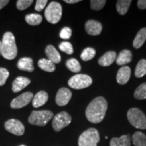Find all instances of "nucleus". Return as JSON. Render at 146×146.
I'll return each mask as SVG.
<instances>
[{
    "label": "nucleus",
    "instance_id": "1",
    "mask_svg": "<svg viewBox=\"0 0 146 146\" xmlns=\"http://www.w3.org/2000/svg\"><path fill=\"white\" fill-rule=\"evenodd\" d=\"M107 109L108 103L103 97L95 98L86 108L85 115L87 119L94 124L101 123L105 117Z\"/></svg>",
    "mask_w": 146,
    "mask_h": 146
},
{
    "label": "nucleus",
    "instance_id": "2",
    "mask_svg": "<svg viewBox=\"0 0 146 146\" xmlns=\"http://www.w3.org/2000/svg\"><path fill=\"white\" fill-rule=\"evenodd\" d=\"M1 42V54L3 57L9 60L14 59L17 56L18 49L13 33L11 32L5 33Z\"/></svg>",
    "mask_w": 146,
    "mask_h": 146
},
{
    "label": "nucleus",
    "instance_id": "3",
    "mask_svg": "<svg viewBox=\"0 0 146 146\" xmlns=\"http://www.w3.org/2000/svg\"><path fill=\"white\" fill-rule=\"evenodd\" d=\"M54 117V114L50 110L33 111L29 117L28 121L31 125L43 127Z\"/></svg>",
    "mask_w": 146,
    "mask_h": 146
},
{
    "label": "nucleus",
    "instance_id": "4",
    "mask_svg": "<svg viewBox=\"0 0 146 146\" xmlns=\"http://www.w3.org/2000/svg\"><path fill=\"white\" fill-rule=\"evenodd\" d=\"M100 140L98 131L90 128L82 133L78 141V146H97Z\"/></svg>",
    "mask_w": 146,
    "mask_h": 146
},
{
    "label": "nucleus",
    "instance_id": "5",
    "mask_svg": "<svg viewBox=\"0 0 146 146\" xmlns=\"http://www.w3.org/2000/svg\"><path fill=\"white\" fill-rule=\"evenodd\" d=\"M127 118L133 127L139 129H146V116L137 108H131L127 112Z\"/></svg>",
    "mask_w": 146,
    "mask_h": 146
},
{
    "label": "nucleus",
    "instance_id": "6",
    "mask_svg": "<svg viewBox=\"0 0 146 146\" xmlns=\"http://www.w3.org/2000/svg\"><path fill=\"white\" fill-rule=\"evenodd\" d=\"M62 15V7L60 3L52 1L45 11V18L49 23L56 24L60 21Z\"/></svg>",
    "mask_w": 146,
    "mask_h": 146
},
{
    "label": "nucleus",
    "instance_id": "7",
    "mask_svg": "<svg viewBox=\"0 0 146 146\" xmlns=\"http://www.w3.org/2000/svg\"><path fill=\"white\" fill-rule=\"evenodd\" d=\"M68 85L74 89H82L90 86L92 84V78L89 75L78 74L72 76L68 81Z\"/></svg>",
    "mask_w": 146,
    "mask_h": 146
},
{
    "label": "nucleus",
    "instance_id": "8",
    "mask_svg": "<svg viewBox=\"0 0 146 146\" xmlns=\"http://www.w3.org/2000/svg\"><path fill=\"white\" fill-rule=\"evenodd\" d=\"M72 121V118L66 112H61L56 114L52 121L53 129L56 132H59L64 128L70 125Z\"/></svg>",
    "mask_w": 146,
    "mask_h": 146
},
{
    "label": "nucleus",
    "instance_id": "9",
    "mask_svg": "<svg viewBox=\"0 0 146 146\" xmlns=\"http://www.w3.org/2000/svg\"><path fill=\"white\" fill-rule=\"evenodd\" d=\"M5 130L17 136H21L25 133V126L20 120L10 119L4 125Z\"/></svg>",
    "mask_w": 146,
    "mask_h": 146
},
{
    "label": "nucleus",
    "instance_id": "10",
    "mask_svg": "<svg viewBox=\"0 0 146 146\" xmlns=\"http://www.w3.org/2000/svg\"><path fill=\"white\" fill-rule=\"evenodd\" d=\"M33 98V94L31 92H25L11 102L10 106L13 109H20L28 105Z\"/></svg>",
    "mask_w": 146,
    "mask_h": 146
},
{
    "label": "nucleus",
    "instance_id": "11",
    "mask_svg": "<svg viewBox=\"0 0 146 146\" xmlns=\"http://www.w3.org/2000/svg\"><path fill=\"white\" fill-rule=\"evenodd\" d=\"M72 98V92L68 88L60 89L56 96V102L60 106H64L67 105Z\"/></svg>",
    "mask_w": 146,
    "mask_h": 146
},
{
    "label": "nucleus",
    "instance_id": "12",
    "mask_svg": "<svg viewBox=\"0 0 146 146\" xmlns=\"http://www.w3.org/2000/svg\"><path fill=\"white\" fill-rule=\"evenodd\" d=\"M85 30L90 35H99L102 32V25L100 22L94 20H89L85 23Z\"/></svg>",
    "mask_w": 146,
    "mask_h": 146
},
{
    "label": "nucleus",
    "instance_id": "13",
    "mask_svg": "<svg viewBox=\"0 0 146 146\" xmlns=\"http://www.w3.org/2000/svg\"><path fill=\"white\" fill-rule=\"evenodd\" d=\"M31 83V80L23 76H18L14 80L12 83V91L14 93H18Z\"/></svg>",
    "mask_w": 146,
    "mask_h": 146
},
{
    "label": "nucleus",
    "instance_id": "14",
    "mask_svg": "<svg viewBox=\"0 0 146 146\" xmlns=\"http://www.w3.org/2000/svg\"><path fill=\"white\" fill-rule=\"evenodd\" d=\"M131 69L129 66H123L118 71L116 80L120 85H125L129 81L131 77Z\"/></svg>",
    "mask_w": 146,
    "mask_h": 146
},
{
    "label": "nucleus",
    "instance_id": "15",
    "mask_svg": "<svg viewBox=\"0 0 146 146\" xmlns=\"http://www.w3.org/2000/svg\"><path fill=\"white\" fill-rule=\"evenodd\" d=\"M49 96L44 91H40L35 95L33 99L32 104L34 108H39L43 106L47 102Z\"/></svg>",
    "mask_w": 146,
    "mask_h": 146
},
{
    "label": "nucleus",
    "instance_id": "16",
    "mask_svg": "<svg viewBox=\"0 0 146 146\" xmlns=\"http://www.w3.org/2000/svg\"><path fill=\"white\" fill-rule=\"evenodd\" d=\"M45 54L48 58V60L54 64H58L61 61V56L59 52L52 45H47L45 48Z\"/></svg>",
    "mask_w": 146,
    "mask_h": 146
},
{
    "label": "nucleus",
    "instance_id": "17",
    "mask_svg": "<svg viewBox=\"0 0 146 146\" xmlns=\"http://www.w3.org/2000/svg\"><path fill=\"white\" fill-rule=\"evenodd\" d=\"M116 59V54L113 51H110L106 53L98 60V64L102 66H109L112 64Z\"/></svg>",
    "mask_w": 146,
    "mask_h": 146
},
{
    "label": "nucleus",
    "instance_id": "18",
    "mask_svg": "<svg viewBox=\"0 0 146 146\" xmlns=\"http://www.w3.org/2000/svg\"><path fill=\"white\" fill-rule=\"evenodd\" d=\"M133 55L130 50H124L120 52L118 56H116V64L119 66H124L131 62L132 60Z\"/></svg>",
    "mask_w": 146,
    "mask_h": 146
},
{
    "label": "nucleus",
    "instance_id": "19",
    "mask_svg": "<svg viewBox=\"0 0 146 146\" xmlns=\"http://www.w3.org/2000/svg\"><path fill=\"white\" fill-rule=\"evenodd\" d=\"M18 68L23 71L31 72L34 70L33 61L31 58H23L19 60L17 64Z\"/></svg>",
    "mask_w": 146,
    "mask_h": 146
},
{
    "label": "nucleus",
    "instance_id": "20",
    "mask_svg": "<svg viewBox=\"0 0 146 146\" xmlns=\"http://www.w3.org/2000/svg\"><path fill=\"white\" fill-rule=\"evenodd\" d=\"M110 146H131L130 135H124L120 137L112 138Z\"/></svg>",
    "mask_w": 146,
    "mask_h": 146
},
{
    "label": "nucleus",
    "instance_id": "21",
    "mask_svg": "<svg viewBox=\"0 0 146 146\" xmlns=\"http://www.w3.org/2000/svg\"><path fill=\"white\" fill-rule=\"evenodd\" d=\"M146 41V28H142L137 33L135 38L133 41V45L135 49L140 48Z\"/></svg>",
    "mask_w": 146,
    "mask_h": 146
},
{
    "label": "nucleus",
    "instance_id": "22",
    "mask_svg": "<svg viewBox=\"0 0 146 146\" xmlns=\"http://www.w3.org/2000/svg\"><path fill=\"white\" fill-rule=\"evenodd\" d=\"M38 66L41 70L45 71V72H52L56 70V66L55 64L50 60L48 59H45V58H42L39 60L38 62Z\"/></svg>",
    "mask_w": 146,
    "mask_h": 146
},
{
    "label": "nucleus",
    "instance_id": "23",
    "mask_svg": "<svg viewBox=\"0 0 146 146\" xmlns=\"http://www.w3.org/2000/svg\"><path fill=\"white\" fill-rule=\"evenodd\" d=\"M132 141L135 146H146V135L143 133L137 131L133 135Z\"/></svg>",
    "mask_w": 146,
    "mask_h": 146
},
{
    "label": "nucleus",
    "instance_id": "24",
    "mask_svg": "<svg viewBox=\"0 0 146 146\" xmlns=\"http://www.w3.org/2000/svg\"><path fill=\"white\" fill-rule=\"evenodd\" d=\"M132 1L131 0H118L116 3V10L120 15H125L128 12Z\"/></svg>",
    "mask_w": 146,
    "mask_h": 146
},
{
    "label": "nucleus",
    "instance_id": "25",
    "mask_svg": "<svg viewBox=\"0 0 146 146\" xmlns=\"http://www.w3.org/2000/svg\"><path fill=\"white\" fill-rule=\"evenodd\" d=\"M146 74V60L142 59L139 62L135 70V75L137 78H141Z\"/></svg>",
    "mask_w": 146,
    "mask_h": 146
},
{
    "label": "nucleus",
    "instance_id": "26",
    "mask_svg": "<svg viewBox=\"0 0 146 146\" xmlns=\"http://www.w3.org/2000/svg\"><path fill=\"white\" fill-rule=\"evenodd\" d=\"M42 20H43L42 16L38 14H29L25 16V21L27 23L33 26L41 24Z\"/></svg>",
    "mask_w": 146,
    "mask_h": 146
},
{
    "label": "nucleus",
    "instance_id": "27",
    "mask_svg": "<svg viewBox=\"0 0 146 146\" xmlns=\"http://www.w3.org/2000/svg\"><path fill=\"white\" fill-rule=\"evenodd\" d=\"M66 66L68 70H70L72 72L78 73L81 70V64L75 58H71V59L67 60L66 62Z\"/></svg>",
    "mask_w": 146,
    "mask_h": 146
},
{
    "label": "nucleus",
    "instance_id": "28",
    "mask_svg": "<svg viewBox=\"0 0 146 146\" xmlns=\"http://www.w3.org/2000/svg\"><path fill=\"white\" fill-rule=\"evenodd\" d=\"M95 56H96V50L92 47H87L82 52L81 58L83 61L87 62L92 60Z\"/></svg>",
    "mask_w": 146,
    "mask_h": 146
},
{
    "label": "nucleus",
    "instance_id": "29",
    "mask_svg": "<svg viewBox=\"0 0 146 146\" xmlns=\"http://www.w3.org/2000/svg\"><path fill=\"white\" fill-rule=\"evenodd\" d=\"M134 96L137 100L146 99V83H142L135 89Z\"/></svg>",
    "mask_w": 146,
    "mask_h": 146
},
{
    "label": "nucleus",
    "instance_id": "30",
    "mask_svg": "<svg viewBox=\"0 0 146 146\" xmlns=\"http://www.w3.org/2000/svg\"><path fill=\"white\" fill-rule=\"evenodd\" d=\"M60 50L62 52L66 53V54L71 55L73 54V47L72 45L70 42L68 41H63L60 43L59 45Z\"/></svg>",
    "mask_w": 146,
    "mask_h": 146
},
{
    "label": "nucleus",
    "instance_id": "31",
    "mask_svg": "<svg viewBox=\"0 0 146 146\" xmlns=\"http://www.w3.org/2000/svg\"><path fill=\"white\" fill-rule=\"evenodd\" d=\"M91 8L94 10H100L104 7V5L106 3V1L105 0H91Z\"/></svg>",
    "mask_w": 146,
    "mask_h": 146
},
{
    "label": "nucleus",
    "instance_id": "32",
    "mask_svg": "<svg viewBox=\"0 0 146 146\" xmlns=\"http://www.w3.org/2000/svg\"><path fill=\"white\" fill-rule=\"evenodd\" d=\"M33 0H18L16 3V7L19 10H24L32 4Z\"/></svg>",
    "mask_w": 146,
    "mask_h": 146
},
{
    "label": "nucleus",
    "instance_id": "33",
    "mask_svg": "<svg viewBox=\"0 0 146 146\" xmlns=\"http://www.w3.org/2000/svg\"><path fill=\"white\" fill-rule=\"evenodd\" d=\"M71 35H72V30L70 27H64L60 33V37L64 40L70 39Z\"/></svg>",
    "mask_w": 146,
    "mask_h": 146
},
{
    "label": "nucleus",
    "instance_id": "34",
    "mask_svg": "<svg viewBox=\"0 0 146 146\" xmlns=\"http://www.w3.org/2000/svg\"><path fill=\"white\" fill-rule=\"evenodd\" d=\"M10 75L8 70L4 68H0V86L4 85Z\"/></svg>",
    "mask_w": 146,
    "mask_h": 146
},
{
    "label": "nucleus",
    "instance_id": "35",
    "mask_svg": "<svg viewBox=\"0 0 146 146\" xmlns=\"http://www.w3.org/2000/svg\"><path fill=\"white\" fill-rule=\"evenodd\" d=\"M47 3V0H37L36 2L35 9V10L37 11V12H41V11L43 10V8H45Z\"/></svg>",
    "mask_w": 146,
    "mask_h": 146
},
{
    "label": "nucleus",
    "instance_id": "36",
    "mask_svg": "<svg viewBox=\"0 0 146 146\" xmlns=\"http://www.w3.org/2000/svg\"><path fill=\"white\" fill-rule=\"evenodd\" d=\"M138 8L141 10L146 9V0H139L137 1Z\"/></svg>",
    "mask_w": 146,
    "mask_h": 146
},
{
    "label": "nucleus",
    "instance_id": "37",
    "mask_svg": "<svg viewBox=\"0 0 146 146\" xmlns=\"http://www.w3.org/2000/svg\"><path fill=\"white\" fill-rule=\"evenodd\" d=\"M9 2L10 1L8 0H0V10H1L3 7H5Z\"/></svg>",
    "mask_w": 146,
    "mask_h": 146
},
{
    "label": "nucleus",
    "instance_id": "38",
    "mask_svg": "<svg viewBox=\"0 0 146 146\" xmlns=\"http://www.w3.org/2000/svg\"><path fill=\"white\" fill-rule=\"evenodd\" d=\"M81 1L80 0H64V2L68 3H76Z\"/></svg>",
    "mask_w": 146,
    "mask_h": 146
},
{
    "label": "nucleus",
    "instance_id": "39",
    "mask_svg": "<svg viewBox=\"0 0 146 146\" xmlns=\"http://www.w3.org/2000/svg\"><path fill=\"white\" fill-rule=\"evenodd\" d=\"M1 42L0 41V54H1Z\"/></svg>",
    "mask_w": 146,
    "mask_h": 146
},
{
    "label": "nucleus",
    "instance_id": "40",
    "mask_svg": "<svg viewBox=\"0 0 146 146\" xmlns=\"http://www.w3.org/2000/svg\"><path fill=\"white\" fill-rule=\"evenodd\" d=\"M19 146H26V145H19Z\"/></svg>",
    "mask_w": 146,
    "mask_h": 146
}]
</instances>
